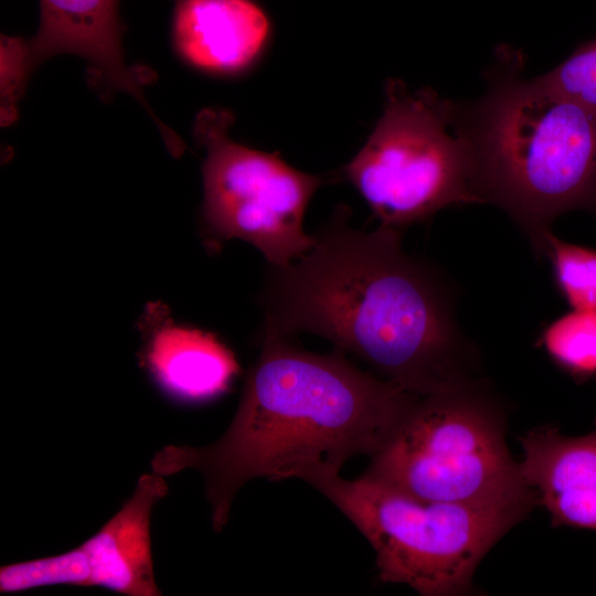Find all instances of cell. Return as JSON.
I'll use <instances>...</instances> for the list:
<instances>
[{"instance_id":"1","label":"cell","mask_w":596,"mask_h":596,"mask_svg":"<svg viewBox=\"0 0 596 596\" xmlns=\"http://www.w3.org/2000/svg\"><path fill=\"white\" fill-rule=\"evenodd\" d=\"M349 214L339 206L308 253L270 266L263 331L320 336L418 396L473 382L446 281L404 252L401 230L353 228Z\"/></svg>"},{"instance_id":"2","label":"cell","mask_w":596,"mask_h":596,"mask_svg":"<svg viewBox=\"0 0 596 596\" xmlns=\"http://www.w3.org/2000/svg\"><path fill=\"white\" fill-rule=\"evenodd\" d=\"M288 338L263 331L236 413L215 443L166 446L151 460L163 477L203 475L215 532L247 481L297 478L317 489L348 459L372 456L419 397L358 369L340 349L312 353Z\"/></svg>"},{"instance_id":"3","label":"cell","mask_w":596,"mask_h":596,"mask_svg":"<svg viewBox=\"0 0 596 596\" xmlns=\"http://www.w3.org/2000/svg\"><path fill=\"white\" fill-rule=\"evenodd\" d=\"M523 66L520 52L503 46L486 93L453 106L482 203L505 211L539 254L560 215L596 213V111L560 97L539 77L523 78Z\"/></svg>"},{"instance_id":"4","label":"cell","mask_w":596,"mask_h":596,"mask_svg":"<svg viewBox=\"0 0 596 596\" xmlns=\"http://www.w3.org/2000/svg\"><path fill=\"white\" fill-rule=\"evenodd\" d=\"M364 475L425 501L538 503L505 443L503 415L475 382L419 396Z\"/></svg>"},{"instance_id":"5","label":"cell","mask_w":596,"mask_h":596,"mask_svg":"<svg viewBox=\"0 0 596 596\" xmlns=\"http://www.w3.org/2000/svg\"><path fill=\"white\" fill-rule=\"evenodd\" d=\"M317 489L371 544L379 578L423 596L469 594L480 561L532 509L425 501L364 473Z\"/></svg>"},{"instance_id":"6","label":"cell","mask_w":596,"mask_h":596,"mask_svg":"<svg viewBox=\"0 0 596 596\" xmlns=\"http://www.w3.org/2000/svg\"><path fill=\"white\" fill-rule=\"evenodd\" d=\"M338 179L362 195L380 225L401 230L451 205L482 203L472 155L453 102L428 88L386 84L383 115Z\"/></svg>"},{"instance_id":"7","label":"cell","mask_w":596,"mask_h":596,"mask_svg":"<svg viewBox=\"0 0 596 596\" xmlns=\"http://www.w3.org/2000/svg\"><path fill=\"white\" fill-rule=\"evenodd\" d=\"M232 123L228 110L209 108L194 124V138L206 149L205 243L216 249L240 238L256 247L270 266L286 267L311 249L315 237L304 231L305 213L316 191L331 179L233 141L227 134Z\"/></svg>"},{"instance_id":"8","label":"cell","mask_w":596,"mask_h":596,"mask_svg":"<svg viewBox=\"0 0 596 596\" xmlns=\"http://www.w3.org/2000/svg\"><path fill=\"white\" fill-rule=\"evenodd\" d=\"M120 0H40V26L29 39L6 38L7 51L28 79L46 58L68 53L85 58L92 76L108 91H124L135 97L156 125V117L145 99L141 85L147 71L139 72L125 63L121 46L124 24Z\"/></svg>"},{"instance_id":"9","label":"cell","mask_w":596,"mask_h":596,"mask_svg":"<svg viewBox=\"0 0 596 596\" xmlns=\"http://www.w3.org/2000/svg\"><path fill=\"white\" fill-rule=\"evenodd\" d=\"M520 443V475L552 524L596 531V423L590 433L576 437L554 426L538 427Z\"/></svg>"},{"instance_id":"10","label":"cell","mask_w":596,"mask_h":596,"mask_svg":"<svg viewBox=\"0 0 596 596\" xmlns=\"http://www.w3.org/2000/svg\"><path fill=\"white\" fill-rule=\"evenodd\" d=\"M269 20L252 0H177L171 24L173 45L191 66L235 74L262 53Z\"/></svg>"},{"instance_id":"11","label":"cell","mask_w":596,"mask_h":596,"mask_svg":"<svg viewBox=\"0 0 596 596\" xmlns=\"http://www.w3.org/2000/svg\"><path fill=\"white\" fill-rule=\"evenodd\" d=\"M163 476L139 477L131 497L95 534L82 543L89 566L92 586L127 596H160L155 579L150 517L166 497Z\"/></svg>"},{"instance_id":"12","label":"cell","mask_w":596,"mask_h":596,"mask_svg":"<svg viewBox=\"0 0 596 596\" xmlns=\"http://www.w3.org/2000/svg\"><path fill=\"white\" fill-rule=\"evenodd\" d=\"M142 352V362L171 396L205 402L225 393L240 371L234 353L217 337L175 324L155 306Z\"/></svg>"},{"instance_id":"13","label":"cell","mask_w":596,"mask_h":596,"mask_svg":"<svg viewBox=\"0 0 596 596\" xmlns=\"http://www.w3.org/2000/svg\"><path fill=\"white\" fill-rule=\"evenodd\" d=\"M538 342L574 381L596 379V311L572 309L546 324Z\"/></svg>"},{"instance_id":"14","label":"cell","mask_w":596,"mask_h":596,"mask_svg":"<svg viewBox=\"0 0 596 596\" xmlns=\"http://www.w3.org/2000/svg\"><path fill=\"white\" fill-rule=\"evenodd\" d=\"M538 255H545L553 280L565 302L574 310L596 311V249L543 234Z\"/></svg>"},{"instance_id":"15","label":"cell","mask_w":596,"mask_h":596,"mask_svg":"<svg viewBox=\"0 0 596 596\" xmlns=\"http://www.w3.org/2000/svg\"><path fill=\"white\" fill-rule=\"evenodd\" d=\"M52 585L92 586L91 566L82 544L57 555L8 564L0 568L2 594Z\"/></svg>"},{"instance_id":"16","label":"cell","mask_w":596,"mask_h":596,"mask_svg":"<svg viewBox=\"0 0 596 596\" xmlns=\"http://www.w3.org/2000/svg\"><path fill=\"white\" fill-rule=\"evenodd\" d=\"M539 78L560 97L596 111V39Z\"/></svg>"}]
</instances>
